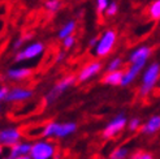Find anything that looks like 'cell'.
Listing matches in <instances>:
<instances>
[{
	"mask_svg": "<svg viewBox=\"0 0 160 159\" xmlns=\"http://www.w3.org/2000/svg\"><path fill=\"white\" fill-rule=\"evenodd\" d=\"M78 125L74 121H65V123H59V121H48L42 126L41 131V137L44 140L50 138H67L72 136L73 133L77 132Z\"/></svg>",
	"mask_w": 160,
	"mask_h": 159,
	"instance_id": "obj_1",
	"label": "cell"
},
{
	"mask_svg": "<svg viewBox=\"0 0 160 159\" xmlns=\"http://www.w3.org/2000/svg\"><path fill=\"white\" fill-rule=\"evenodd\" d=\"M145 67H146V63H134V64H130L125 69V74H124V80H122L121 86L126 87L130 84H133L134 80L139 76V73L143 69H145Z\"/></svg>",
	"mask_w": 160,
	"mask_h": 159,
	"instance_id": "obj_12",
	"label": "cell"
},
{
	"mask_svg": "<svg viewBox=\"0 0 160 159\" xmlns=\"http://www.w3.org/2000/svg\"><path fill=\"white\" fill-rule=\"evenodd\" d=\"M142 128V121L139 117H132L129 119V123H128V129L129 132H137V131H141Z\"/></svg>",
	"mask_w": 160,
	"mask_h": 159,
	"instance_id": "obj_23",
	"label": "cell"
},
{
	"mask_svg": "<svg viewBox=\"0 0 160 159\" xmlns=\"http://www.w3.org/2000/svg\"><path fill=\"white\" fill-rule=\"evenodd\" d=\"M44 8L50 13H55L61 8V2L60 0H47L44 3Z\"/></svg>",
	"mask_w": 160,
	"mask_h": 159,
	"instance_id": "obj_22",
	"label": "cell"
},
{
	"mask_svg": "<svg viewBox=\"0 0 160 159\" xmlns=\"http://www.w3.org/2000/svg\"><path fill=\"white\" fill-rule=\"evenodd\" d=\"M18 159H33L30 155H25V156H21V158H18Z\"/></svg>",
	"mask_w": 160,
	"mask_h": 159,
	"instance_id": "obj_31",
	"label": "cell"
},
{
	"mask_svg": "<svg viewBox=\"0 0 160 159\" xmlns=\"http://www.w3.org/2000/svg\"><path fill=\"white\" fill-rule=\"evenodd\" d=\"M9 91H11V89L8 86H2L0 87V100L5 102L7 98H8V95H9Z\"/></svg>",
	"mask_w": 160,
	"mask_h": 159,
	"instance_id": "obj_28",
	"label": "cell"
},
{
	"mask_svg": "<svg viewBox=\"0 0 160 159\" xmlns=\"http://www.w3.org/2000/svg\"><path fill=\"white\" fill-rule=\"evenodd\" d=\"M102 70V63L98 60V61H90L89 64H86L79 73L77 74V81L78 82H86L91 80L92 77H95L99 72Z\"/></svg>",
	"mask_w": 160,
	"mask_h": 159,
	"instance_id": "obj_9",
	"label": "cell"
},
{
	"mask_svg": "<svg viewBox=\"0 0 160 159\" xmlns=\"http://www.w3.org/2000/svg\"><path fill=\"white\" fill-rule=\"evenodd\" d=\"M33 38V34L31 33H26V34H23V35H21L20 38H17L16 41L13 42V44H12V49L16 51V52H18L20 50H22L23 49V44H25V42H28V41H30V39Z\"/></svg>",
	"mask_w": 160,
	"mask_h": 159,
	"instance_id": "obj_21",
	"label": "cell"
},
{
	"mask_svg": "<svg viewBox=\"0 0 160 159\" xmlns=\"http://www.w3.org/2000/svg\"><path fill=\"white\" fill-rule=\"evenodd\" d=\"M43 52H44V44L42 42H33V43L25 46L18 52H16L13 61L21 63V61H26V60H33V59L39 58Z\"/></svg>",
	"mask_w": 160,
	"mask_h": 159,
	"instance_id": "obj_7",
	"label": "cell"
},
{
	"mask_svg": "<svg viewBox=\"0 0 160 159\" xmlns=\"http://www.w3.org/2000/svg\"><path fill=\"white\" fill-rule=\"evenodd\" d=\"M128 156H129V149L126 146H117L109 153L108 159H126Z\"/></svg>",
	"mask_w": 160,
	"mask_h": 159,
	"instance_id": "obj_18",
	"label": "cell"
},
{
	"mask_svg": "<svg viewBox=\"0 0 160 159\" xmlns=\"http://www.w3.org/2000/svg\"><path fill=\"white\" fill-rule=\"evenodd\" d=\"M151 54H152V49H151V47H148L146 44L138 46L137 49H134L129 54L128 60H129L130 64H134V63H147Z\"/></svg>",
	"mask_w": 160,
	"mask_h": 159,
	"instance_id": "obj_11",
	"label": "cell"
},
{
	"mask_svg": "<svg viewBox=\"0 0 160 159\" xmlns=\"http://www.w3.org/2000/svg\"><path fill=\"white\" fill-rule=\"evenodd\" d=\"M98 159H103V158H98Z\"/></svg>",
	"mask_w": 160,
	"mask_h": 159,
	"instance_id": "obj_33",
	"label": "cell"
},
{
	"mask_svg": "<svg viewBox=\"0 0 160 159\" xmlns=\"http://www.w3.org/2000/svg\"><path fill=\"white\" fill-rule=\"evenodd\" d=\"M117 42V34L113 29H108L103 31V34L99 37V42L95 46L94 54L98 58H106L113 51Z\"/></svg>",
	"mask_w": 160,
	"mask_h": 159,
	"instance_id": "obj_4",
	"label": "cell"
},
{
	"mask_svg": "<svg viewBox=\"0 0 160 159\" xmlns=\"http://www.w3.org/2000/svg\"><path fill=\"white\" fill-rule=\"evenodd\" d=\"M74 43H76V37H74V35H70V37L65 38V39L62 41V47H64V50H69V49H72V47L74 46Z\"/></svg>",
	"mask_w": 160,
	"mask_h": 159,
	"instance_id": "obj_27",
	"label": "cell"
},
{
	"mask_svg": "<svg viewBox=\"0 0 160 159\" xmlns=\"http://www.w3.org/2000/svg\"><path fill=\"white\" fill-rule=\"evenodd\" d=\"M159 131H160V115H152L145 124H142V128L139 132L145 134V136H152Z\"/></svg>",
	"mask_w": 160,
	"mask_h": 159,
	"instance_id": "obj_14",
	"label": "cell"
},
{
	"mask_svg": "<svg viewBox=\"0 0 160 159\" xmlns=\"http://www.w3.org/2000/svg\"><path fill=\"white\" fill-rule=\"evenodd\" d=\"M130 159H154V155L150 151H145V150H138L134 154L130 155Z\"/></svg>",
	"mask_w": 160,
	"mask_h": 159,
	"instance_id": "obj_24",
	"label": "cell"
},
{
	"mask_svg": "<svg viewBox=\"0 0 160 159\" xmlns=\"http://www.w3.org/2000/svg\"><path fill=\"white\" fill-rule=\"evenodd\" d=\"M147 12L151 20L158 21L160 20V0H154L147 8Z\"/></svg>",
	"mask_w": 160,
	"mask_h": 159,
	"instance_id": "obj_19",
	"label": "cell"
},
{
	"mask_svg": "<svg viewBox=\"0 0 160 159\" xmlns=\"http://www.w3.org/2000/svg\"><path fill=\"white\" fill-rule=\"evenodd\" d=\"M22 141V132L16 126H7L0 131V145L2 147L11 149Z\"/></svg>",
	"mask_w": 160,
	"mask_h": 159,
	"instance_id": "obj_8",
	"label": "cell"
},
{
	"mask_svg": "<svg viewBox=\"0 0 160 159\" xmlns=\"http://www.w3.org/2000/svg\"><path fill=\"white\" fill-rule=\"evenodd\" d=\"M124 74L125 70H116V72H111V73H106L104 77L102 78V82L104 85H109V86H121L122 80H124Z\"/></svg>",
	"mask_w": 160,
	"mask_h": 159,
	"instance_id": "obj_16",
	"label": "cell"
},
{
	"mask_svg": "<svg viewBox=\"0 0 160 159\" xmlns=\"http://www.w3.org/2000/svg\"><path fill=\"white\" fill-rule=\"evenodd\" d=\"M2 159H9V158H8V156H4V158H2Z\"/></svg>",
	"mask_w": 160,
	"mask_h": 159,
	"instance_id": "obj_32",
	"label": "cell"
},
{
	"mask_svg": "<svg viewBox=\"0 0 160 159\" xmlns=\"http://www.w3.org/2000/svg\"><path fill=\"white\" fill-rule=\"evenodd\" d=\"M76 81H77V76H74V74H68L65 77H62L61 80H59V81L51 87V90L46 94V97H44L46 103L47 105H52V103L58 100L70 86H73L76 84Z\"/></svg>",
	"mask_w": 160,
	"mask_h": 159,
	"instance_id": "obj_6",
	"label": "cell"
},
{
	"mask_svg": "<svg viewBox=\"0 0 160 159\" xmlns=\"http://www.w3.org/2000/svg\"><path fill=\"white\" fill-rule=\"evenodd\" d=\"M109 4H111L109 0H97V12H98V14L106 13Z\"/></svg>",
	"mask_w": 160,
	"mask_h": 159,
	"instance_id": "obj_25",
	"label": "cell"
},
{
	"mask_svg": "<svg viewBox=\"0 0 160 159\" xmlns=\"http://www.w3.org/2000/svg\"><path fill=\"white\" fill-rule=\"evenodd\" d=\"M31 69L30 68H23V67H20V68H9L7 70L5 73V77L11 81H22V80H26L31 76Z\"/></svg>",
	"mask_w": 160,
	"mask_h": 159,
	"instance_id": "obj_15",
	"label": "cell"
},
{
	"mask_svg": "<svg viewBox=\"0 0 160 159\" xmlns=\"http://www.w3.org/2000/svg\"><path fill=\"white\" fill-rule=\"evenodd\" d=\"M128 117L124 112L117 114L115 117H112L111 120L106 124V126L102 131V138L103 140H112L117 137L120 133H121L126 126H128Z\"/></svg>",
	"mask_w": 160,
	"mask_h": 159,
	"instance_id": "obj_5",
	"label": "cell"
},
{
	"mask_svg": "<svg viewBox=\"0 0 160 159\" xmlns=\"http://www.w3.org/2000/svg\"><path fill=\"white\" fill-rule=\"evenodd\" d=\"M56 154H58L56 144L44 138L34 141L30 151V156L33 159H56Z\"/></svg>",
	"mask_w": 160,
	"mask_h": 159,
	"instance_id": "obj_3",
	"label": "cell"
},
{
	"mask_svg": "<svg viewBox=\"0 0 160 159\" xmlns=\"http://www.w3.org/2000/svg\"><path fill=\"white\" fill-rule=\"evenodd\" d=\"M118 13V5L116 2H111L109 7L107 8V11H106V16L107 17H113V16H116Z\"/></svg>",
	"mask_w": 160,
	"mask_h": 159,
	"instance_id": "obj_26",
	"label": "cell"
},
{
	"mask_svg": "<svg viewBox=\"0 0 160 159\" xmlns=\"http://www.w3.org/2000/svg\"><path fill=\"white\" fill-rule=\"evenodd\" d=\"M76 28H77V22H76L74 20H69V21H67V22L61 26V29L59 30L58 38L61 39V41H64L65 38H68V37H70V35H73V33L76 31Z\"/></svg>",
	"mask_w": 160,
	"mask_h": 159,
	"instance_id": "obj_17",
	"label": "cell"
},
{
	"mask_svg": "<svg viewBox=\"0 0 160 159\" xmlns=\"http://www.w3.org/2000/svg\"><path fill=\"white\" fill-rule=\"evenodd\" d=\"M65 52H64V51H60L59 54H58V56H56V63H58V64H59V63H62V60L64 59H65Z\"/></svg>",
	"mask_w": 160,
	"mask_h": 159,
	"instance_id": "obj_30",
	"label": "cell"
},
{
	"mask_svg": "<svg viewBox=\"0 0 160 159\" xmlns=\"http://www.w3.org/2000/svg\"><path fill=\"white\" fill-rule=\"evenodd\" d=\"M122 65H124V61L121 58H113L112 60H109V63L106 67V70L107 73H111V72H116V70H121L122 69Z\"/></svg>",
	"mask_w": 160,
	"mask_h": 159,
	"instance_id": "obj_20",
	"label": "cell"
},
{
	"mask_svg": "<svg viewBox=\"0 0 160 159\" xmlns=\"http://www.w3.org/2000/svg\"><path fill=\"white\" fill-rule=\"evenodd\" d=\"M33 90L30 89H26V87H20V86H16V87H12L11 91H9V95L7 98V103H16V102H25V100H29L30 98H33Z\"/></svg>",
	"mask_w": 160,
	"mask_h": 159,
	"instance_id": "obj_10",
	"label": "cell"
},
{
	"mask_svg": "<svg viewBox=\"0 0 160 159\" xmlns=\"http://www.w3.org/2000/svg\"><path fill=\"white\" fill-rule=\"evenodd\" d=\"M31 147H33V144L29 141H21L18 144H16L14 146H12L8 151V158L9 159H18L21 156H25V155H30L31 151Z\"/></svg>",
	"mask_w": 160,
	"mask_h": 159,
	"instance_id": "obj_13",
	"label": "cell"
},
{
	"mask_svg": "<svg viewBox=\"0 0 160 159\" xmlns=\"http://www.w3.org/2000/svg\"><path fill=\"white\" fill-rule=\"evenodd\" d=\"M98 42H99V37H92V38L89 39V46L90 47H94V49H95V46L98 44Z\"/></svg>",
	"mask_w": 160,
	"mask_h": 159,
	"instance_id": "obj_29",
	"label": "cell"
},
{
	"mask_svg": "<svg viewBox=\"0 0 160 159\" xmlns=\"http://www.w3.org/2000/svg\"><path fill=\"white\" fill-rule=\"evenodd\" d=\"M159 77H160V64L158 61H152L148 67L145 68L142 73V81L138 90L139 97L145 98L154 90V87L159 81Z\"/></svg>",
	"mask_w": 160,
	"mask_h": 159,
	"instance_id": "obj_2",
	"label": "cell"
}]
</instances>
